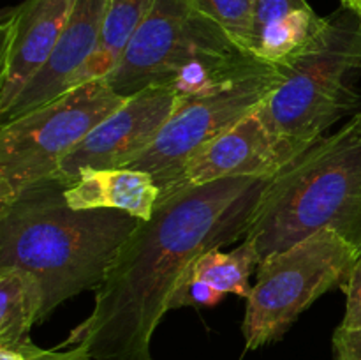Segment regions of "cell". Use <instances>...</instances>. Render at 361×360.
Returning <instances> with one entry per match:
<instances>
[{"instance_id":"277c9868","label":"cell","mask_w":361,"mask_h":360,"mask_svg":"<svg viewBox=\"0 0 361 360\" xmlns=\"http://www.w3.org/2000/svg\"><path fill=\"white\" fill-rule=\"evenodd\" d=\"M264 64L190 0H157L106 81L123 97L166 85L182 106L231 87Z\"/></svg>"},{"instance_id":"ba28073f","label":"cell","mask_w":361,"mask_h":360,"mask_svg":"<svg viewBox=\"0 0 361 360\" xmlns=\"http://www.w3.org/2000/svg\"><path fill=\"white\" fill-rule=\"evenodd\" d=\"M281 80V69L274 64H264L231 87L178 106L154 145L129 168L150 173L161 196H168L185 162L201 147L256 112Z\"/></svg>"},{"instance_id":"44dd1931","label":"cell","mask_w":361,"mask_h":360,"mask_svg":"<svg viewBox=\"0 0 361 360\" xmlns=\"http://www.w3.org/2000/svg\"><path fill=\"white\" fill-rule=\"evenodd\" d=\"M335 360H361V327H338L334 334Z\"/></svg>"},{"instance_id":"52a82bcc","label":"cell","mask_w":361,"mask_h":360,"mask_svg":"<svg viewBox=\"0 0 361 360\" xmlns=\"http://www.w3.org/2000/svg\"><path fill=\"white\" fill-rule=\"evenodd\" d=\"M358 256L360 251L341 233L321 229L261 261L242 325L247 349L284 337L317 299L342 288Z\"/></svg>"},{"instance_id":"ac0fdd59","label":"cell","mask_w":361,"mask_h":360,"mask_svg":"<svg viewBox=\"0 0 361 360\" xmlns=\"http://www.w3.org/2000/svg\"><path fill=\"white\" fill-rule=\"evenodd\" d=\"M190 4L249 52L254 0H190Z\"/></svg>"},{"instance_id":"9a60e30c","label":"cell","mask_w":361,"mask_h":360,"mask_svg":"<svg viewBox=\"0 0 361 360\" xmlns=\"http://www.w3.org/2000/svg\"><path fill=\"white\" fill-rule=\"evenodd\" d=\"M155 2L157 0H109L97 49L73 78L71 88L106 78L115 69L133 35L154 9Z\"/></svg>"},{"instance_id":"3957f363","label":"cell","mask_w":361,"mask_h":360,"mask_svg":"<svg viewBox=\"0 0 361 360\" xmlns=\"http://www.w3.org/2000/svg\"><path fill=\"white\" fill-rule=\"evenodd\" d=\"M321 229H335L361 254V112L271 176L245 240L264 261Z\"/></svg>"},{"instance_id":"8992f818","label":"cell","mask_w":361,"mask_h":360,"mask_svg":"<svg viewBox=\"0 0 361 360\" xmlns=\"http://www.w3.org/2000/svg\"><path fill=\"white\" fill-rule=\"evenodd\" d=\"M127 97L106 78L71 88L48 104L0 126V207L49 179L60 162Z\"/></svg>"},{"instance_id":"4fadbf2b","label":"cell","mask_w":361,"mask_h":360,"mask_svg":"<svg viewBox=\"0 0 361 360\" xmlns=\"http://www.w3.org/2000/svg\"><path fill=\"white\" fill-rule=\"evenodd\" d=\"M324 21L307 0H254L249 52L281 66L309 44Z\"/></svg>"},{"instance_id":"7c38bea8","label":"cell","mask_w":361,"mask_h":360,"mask_svg":"<svg viewBox=\"0 0 361 360\" xmlns=\"http://www.w3.org/2000/svg\"><path fill=\"white\" fill-rule=\"evenodd\" d=\"M108 4L109 0H78L48 59L25 85L13 104L0 113V124L41 108L71 90L73 78L97 49Z\"/></svg>"},{"instance_id":"2e32d148","label":"cell","mask_w":361,"mask_h":360,"mask_svg":"<svg viewBox=\"0 0 361 360\" xmlns=\"http://www.w3.org/2000/svg\"><path fill=\"white\" fill-rule=\"evenodd\" d=\"M42 289L37 279L21 268L0 267V348L30 341L39 323Z\"/></svg>"},{"instance_id":"5b68a950","label":"cell","mask_w":361,"mask_h":360,"mask_svg":"<svg viewBox=\"0 0 361 360\" xmlns=\"http://www.w3.org/2000/svg\"><path fill=\"white\" fill-rule=\"evenodd\" d=\"M277 67L281 83L257 112L275 136L305 150L358 108L361 18L341 6L305 48Z\"/></svg>"},{"instance_id":"d6986e66","label":"cell","mask_w":361,"mask_h":360,"mask_svg":"<svg viewBox=\"0 0 361 360\" xmlns=\"http://www.w3.org/2000/svg\"><path fill=\"white\" fill-rule=\"evenodd\" d=\"M0 360H92L88 353L80 346L71 348L46 349L35 344L34 341L21 342L16 346L0 348Z\"/></svg>"},{"instance_id":"6da1fadb","label":"cell","mask_w":361,"mask_h":360,"mask_svg":"<svg viewBox=\"0 0 361 360\" xmlns=\"http://www.w3.org/2000/svg\"><path fill=\"white\" fill-rule=\"evenodd\" d=\"M270 179H222L159 198L95 288L90 316L59 348L80 346L92 360H152V335L190 267L245 236Z\"/></svg>"},{"instance_id":"e0dca14e","label":"cell","mask_w":361,"mask_h":360,"mask_svg":"<svg viewBox=\"0 0 361 360\" xmlns=\"http://www.w3.org/2000/svg\"><path fill=\"white\" fill-rule=\"evenodd\" d=\"M259 263L257 251L249 240H243L240 247L229 253H222L221 249H212L204 253L190 267L185 279L204 282L221 299H224L228 293L247 299L252 292L249 279L254 268L259 267Z\"/></svg>"},{"instance_id":"603a6c76","label":"cell","mask_w":361,"mask_h":360,"mask_svg":"<svg viewBox=\"0 0 361 360\" xmlns=\"http://www.w3.org/2000/svg\"><path fill=\"white\" fill-rule=\"evenodd\" d=\"M360 112H361V109H360Z\"/></svg>"},{"instance_id":"7a4b0ae2","label":"cell","mask_w":361,"mask_h":360,"mask_svg":"<svg viewBox=\"0 0 361 360\" xmlns=\"http://www.w3.org/2000/svg\"><path fill=\"white\" fill-rule=\"evenodd\" d=\"M63 191L46 179L0 207V267L21 268L37 279L39 323L71 296L97 288L140 222L113 208H73Z\"/></svg>"},{"instance_id":"ffe728a7","label":"cell","mask_w":361,"mask_h":360,"mask_svg":"<svg viewBox=\"0 0 361 360\" xmlns=\"http://www.w3.org/2000/svg\"><path fill=\"white\" fill-rule=\"evenodd\" d=\"M342 292L345 293V314L342 320V328L361 327V254L349 274L348 281L342 284Z\"/></svg>"},{"instance_id":"30bf717a","label":"cell","mask_w":361,"mask_h":360,"mask_svg":"<svg viewBox=\"0 0 361 360\" xmlns=\"http://www.w3.org/2000/svg\"><path fill=\"white\" fill-rule=\"evenodd\" d=\"M300 152L303 150L275 136L256 109L242 122L201 147L185 162L173 193L222 179L274 176Z\"/></svg>"},{"instance_id":"9c48e42d","label":"cell","mask_w":361,"mask_h":360,"mask_svg":"<svg viewBox=\"0 0 361 360\" xmlns=\"http://www.w3.org/2000/svg\"><path fill=\"white\" fill-rule=\"evenodd\" d=\"M176 108L178 97L173 88L166 85L143 88L102 120L49 179L69 187L88 169L129 168L154 145Z\"/></svg>"},{"instance_id":"5bb4252c","label":"cell","mask_w":361,"mask_h":360,"mask_svg":"<svg viewBox=\"0 0 361 360\" xmlns=\"http://www.w3.org/2000/svg\"><path fill=\"white\" fill-rule=\"evenodd\" d=\"M67 205L80 210L113 208L140 221L152 217L161 189L147 172L130 168L88 169L63 191Z\"/></svg>"},{"instance_id":"7402d4cb","label":"cell","mask_w":361,"mask_h":360,"mask_svg":"<svg viewBox=\"0 0 361 360\" xmlns=\"http://www.w3.org/2000/svg\"><path fill=\"white\" fill-rule=\"evenodd\" d=\"M342 7H348V9L355 11L356 14L361 18V0H341Z\"/></svg>"},{"instance_id":"8fae6325","label":"cell","mask_w":361,"mask_h":360,"mask_svg":"<svg viewBox=\"0 0 361 360\" xmlns=\"http://www.w3.org/2000/svg\"><path fill=\"white\" fill-rule=\"evenodd\" d=\"M78 0H25L4 14L0 52V113L48 59Z\"/></svg>"}]
</instances>
